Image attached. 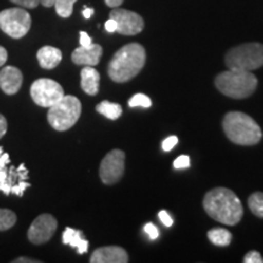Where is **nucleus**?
Returning a JSON list of instances; mask_svg holds the SVG:
<instances>
[{
    "instance_id": "nucleus-33",
    "label": "nucleus",
    "mask_w": 263,
    "mask_h": 263,
    "mask_svg": "<svg viewBox=\"0 0 263 263\" xmlns=\"http://www.w3.org/2000/svg\"><path fill=\"white\" fill-rule=\"evenodd\" d=\"M16 171H17L20 178H21V180H27L28 179V171L27 168L25 167L24 163H21L20 166L16 168Z\"/></svg>"
},
{
    "instance_id": "nucleus-32",
    "label": "nucleus",
    "mask_w": 263,
    "mask_h": 263,
    "mask_svg": "<svg viewBox=\"0 0 263 263\" xmlns=\"http://www.w3.org/2000/svg\"><path fill=\"white\" fill-rule=\"evenodd\" d=\"M105 29H106V31L108 32V33H115V32H117V24H116V21H115L114 18H108L106 22H105Z\"/></svg>"
},
{
    "instance_id": "nucleus-5",
    "label": "nucleus",
    "mask_w": 263,
    "mask_h": 263,
    "mask_svg": "<svg viewBox=\"0 0 263 263\" xmlns=\"http://www.w3.org/2000/svg\"><path fill=\"white\" fill-rule=\"evenodd\" d=\"M81 112V101L72 95H64L57 104L49 107L48 122L55 130L65 132L77 123Z\"/></svg>"
},
{
    "instance_id": "nucleus-13",
    "label": "nucleus",
    "mask_w": 263,
    "mask_h": 263,
    "mask_svg": "<svg viewBox=\"0 0 263 263\" xmlns=\"http://www.w3.org/2000/svg\"><path fill=\"white\" fill-rule=\"evenodd\" d=\"M24 82L22 72L14 66H6L0 71V88L8 95L17 93Z\"/></svg>"
},
{
    "instance_id": "nucleus-12",
    "label": "nucleus",
    "mask_w": 263,
    "mask_h": 263,
    "mask_svg": "<svg viewBox=\"0 0 263 263\" xmlns=\"http://www.w3.org/2000/svg\"><path fill=\"white\" fill-rule=\"evenodd\" d=\"M129 261L126 250L120 246L99 248L90 256L91 263H127Z\"/></svg>"
},
{
    "instance_id": "nucleus-17",
    "label": "nucleus",
    "mask_w": 263,
    "mask_h": 263,
    "mask_svg": "<svg viewBox=\"0 0 263 263\" xmlns=\"http://www.w3.org/2000/svg\"><path fill=\"white\" fill-rule=\"evenodd\" d=\"M62 242L65 245H70L71 248L77 249V252L80 255H83L88 251V242L87 239H84L83 233L81 230L73 228H66L64 234H62Z\"/></svg>"
},
{
    "instance_id": "nucleus-21",
    "label": "nucleus",
    "mask_w": 263,
    "mask_h": 263,
    "mask_svg": "<svg viewBox=\"0 0 263 263\" xmlns=\"http://www.w3.org/2000/svg\"><path fill=\"white\" fill-rule=\"evenodd\" d=\"M16 221H17V217L15 212L8 209H0V232L12 228Z\"/></svg>"
},
{
    "instance_id": "nucleus-20",
    "label": "nucleus",
    "mask_w": 263,
    "mask_h": 263,
    "mask_svg": "<svg viewBox=\"0 0 263 263\" xmlns=\"http://www.w3.org/2000/svg\"><path fill=\"white\" fill-rule=\"evenodd\" d=\"M251 212L258 218H263V193L257 192L250 195L248 200Z\"/></svg>"
},
{
    "instance_id": "nucleus-23",
    "label": "nucleus",
    "mask_w": 263,
    "mask_h": 263,
    "mask_svg": "<svg viewBox=\"0 0 263 263\" xmlns=\"http://www.w3.org/2000/svg\"><path fill=\"white\" fill-rule=\"evenodd\" d=\"M128 105H129V107H144V108H149L151 107V99L149 97H146V95L141 94V93H138L134 95V97H132L129 99V101H128Z\"/></svg>"
},
{
    "instance_id": "nucleus-36",
    "label": "nucleus",
    "mask_w": 263,
    "mask_h": 263,
    "mask_svg": "<svg viewBox=\"0 0 263 263\" xmlns=\"http://www.w3.org/2000/svg\"><path fill=\"white\" fill-rule=\"evenodd\" d=\"M6 60H8V51L5 48L0 47V67L5 64Z\"/></svg>"
},
{
    "instance_id": "nucleus-41",
    "label": "nucleus",
    "mask_w": 263,
    "mask_h": 263,
    "mask_svg": "<svg viewBox=\"0 0 263 263\" xmlns=\"http://www.w3.org/2000/svg\"><path fill=\"white\" fill-rule=\"evenodd\" d=\"M3 154H4V150H3V147H2V146H0V156H2V155H3Z\"/></svg>"
},
{
    "instance_id": "nucleus-27",
    "label": "nucleus",
    "mask_w": 263,
    "mask_h": 263,
    "mask_svg": "<svg viewBox=\"0 0 263 263\" xmlns=\"http://www.w3.org/2000/svg\"><path fill=\"white\" fill-rule=\"evenodd\" d=\"M177 144H178V137L172 136V137L166 138V139L162 141V150L166 151V153H168V151L172 150Z\"/></svg>"
},
{
    "instance_id": "nucleus-2",
    "label": "nucleus",
    "mask_w": 263,
    "mask_h": 263,
    "mask_svg": "<svg viewBox=\"0 0 263 263\" xmlns=\"http://www.w3.org/2000/svg\"><path fill=\"white\" fill-rule=\"evenodd\" d=\"M145 61L146 52L143 45L130 43L116 51L108 62L107 73L116 83H126L143 70Z\"/></svg>"
},
{
    "instance_id": "nucleus-31",
    "label": "nucleus",
    "mask_w": 263,
    "mask_h": 263,
    "mask_svg": "<svg viewBox=\"0 0 263 263\" xmlns=\"http://www.w3.org/2000/svg\"><path fill=\"white\" fill-rule=\"evenodd\" d=\"M80 43H81V47H89V45L93 44L91 38L88 35V33H85L83 31L80 33Z\"/></svg>"
},
{
    "instance_id": "nucleus-19",
    "label": "nucleus",
    "mask_w": 263,
    "mask_h": 263,
    "mask_svg": "<svg viewBox=\"0 0 263 263\" xmlns=\"http://www.w3.org/2000/svg\"><path fill=\"white\" fill-rule=\"evenodd\" d=\"M210 241L216 246H228L232 242V233L224 228H213L207 233Z\"/></svg>"
},
{
    "instance_id": "nucleus-1",
    "label": "nucleus",
    "mask_w": 263,
    "mask_h": 263,
    "mask_svg": "<svg viewBox=\"0 0 263 263\" xmlns=\"http://www.w3.org/2000/svg\"><path fill=\"white\" fill-rule=\"evenodd\" d=\"M203 209L207 215L227 226H236L244 215L241 201L230 189L215 188L203 197Z\"/></svg>"
},
{
    "instance_id": "nucleus-10",
    "label": "nucleus",
    "mask_w": 263,
    "mask_h": 263,
    "mask_svg": "<svg viewBox=\"0 0 263 263\" xmlns=\"http://www.w3.org/2000/svg\"><path fill=\"white\" fill-rule=\"evenodd\" d=\"M58 229V221L54 216L43 213L33 221L28 229V239L32 244L42 245L52 238Z\"/></svg>"
},
{
    "instance_id": "nucleus-15",
    "label": "nucleus",
    "mask_w": 263,
    "mask_h": 263,
    "mask_svg": "<svg viewBox=\"0 0 263 263\" xmlns=\"http://www.w3.org/2000/svg\"><path fill=\"white\" fill-rule=\"evenodd\" d=\"M100 83V73L93 66H84L81 71V87L88 95H97Z\"/></svg>"
},
{
    "instance_id": "nucleus-8",
    "label": "nucleus",
    "mask_w": 263,
    "mask_h": 263,
    "mask_svg": "<svg viewBox=\"0 0 263 263\" xmlns=\"http://www.w3.org/2000/svg\"><path fill=\"white\" fill-rule=\"evenodd\" d=\"M64 89L58 82L41 78L34 81L31 85V97L35 104L42 107H50L64 98Z\"/></svg>"
},
{
    "instance_id": "nucleus-22",
    "label": "nucleus",
    "mask_w": 263,
    "mask_h": 263,
    "mask_svg": "<svg viewBox=\"0 0 263 263\" xmlns=\"http://www.w3.org/2000/svg\"><path fill=\"white\" fill-rule=\"evenodd\" d=\"M77 0H55V10H57L58 15L61 17L67 18L70 17L73 12V5Z\"/></svg>"
},
{
    "instance_id": "nucleus-24",
    "label": "nucleus",
    "mask_w": 263,
    "mask_h": 263,
    "mask_svg": "<svg viewBox=\"0 0 263 263\" xmlns=\"http://www.w3.org/2000/svg\"><path fill=\"white\" fill-rule=\"evenodd\" d=\"M29 186H31V184L25 182V180H21V182L16 183L11 186V192H10V194H15L16 196H22L25 194V190L29 188Z\"/></svg>"
},
{
    "instance_id": "nucleus-4",
    "label": "nucleus",
    "mask_w": 263,
    "mask_h": 263,
    "mask_svg": "<svg viewBox=\"0 0 263 263\" xmlns=\"http://www.w3.org/2000/svg\"><path fill=\"white\" fill-rule=\"evenodd\" d=\"M257 78L251 71L229 70L216 77L217 89L232 99H246L251 97L257 88Z\"/></svg>"
},
{
    "instance_id": "nucleus-28",
    "label": "nucleus",
    "mask_w": 263,
    "mask_h": 263,
    "mask_svg": "<svg viewBox=\"0 0 263 263\" xmlns=\"http://www.w3.org/2000/svg\"><path fill=\"white\" fill-rule=\"evenodd\" d=\"M244 262L245 263H263V258L259 252L250 251L249 254L245 255Z\"/></svg>"
},
{
    "instance_id": "nucleus-37",
    "label": "nucleus",
    "mask_w": 263,
    "mask_h": 263,
    "mask_svg": "<svg viewBox=\"0 0 263 263\" xmlns=\"http://www.w3.org/2000/svg\"><path fill=\"white\" fill-rule=\"evenodd\" d=\"M12 262L14 263H41V261H38V259H32V258H27V257L16 258Z\"/></svg>"
},
{
    "instance_id": "nucleus-26",
    "label": "nucleus",
    "mask_w": 263,
    "mask_h": 263,
    "mask_svg": "<svg viewBox=\"0 0 263 263\" xmlns=\"http://www.w3.org/2000/svg\"><path fill=\"white\" fill-rule=\"evenodd\" d=\"M10 2H12L16 5L22 6L25 9H34L41 4L39 0H10Z\"/></svg>"
},
{
    "instance_id": "nucleus-18",
    "label": "nucleus",
    "mask_w": 263,
    "mask_h": 263,
    "mask_svg": "<svg viewBox=\"0 0 263 263\" xmlns=\"http://www.w3.org/2000/svg\"><path fill=\"white\" fill-rule=\"evenodd\" d=\"M97 111L111 121H116L122 116V106L120 104L110 103V101L106 100L101 101L100 104L97 105Z\"/></svg>"
},
{
    "instance_id": "nucleus-14",
    "label": "nucleus",
    "mask_w": 263,
    "mask_h": 263,
    "mask_svg": "<svg viewBox=\"0 0 263 263\" xmlns=\"http://www.w3.org/2000/svg\"><path fill=\"white\" fill-rule=\"evenodd\" d=\"M103 55V48L99 44H91L89 47H80L72 52V61L76 65L95 66L100 61Z\"/></svg>"
},
{
    "instance_id": "nucleus-34",
    "label": "nucleus",
    "mask_w": 263,
    "mask_h": 263,
    "mask_svg": "<svg viewBox=\"0 0 263 263\" xmlns=\"http://www.w3.org/2000/svg\"><path fill=\"white\" fill-rule=\"evenodd\" d=\"M6 129H8V122H6V118L0 114V139L5 136Z\"/></svg>"
},
{
    "instance_id": "nucleus-40",
    "label": "nucleus",
    "mask_w": 263,
    "mask_h": 263,
    "mask_svg": "<svg viewBox=\"0 0 263 263\" xmlns=\"http://www.w3.org/2000/svg\"><path fill=\"white\" fill-rule=\"evenodd\" d=\"M39 3L45 8H51L55 4V0H39Z\"/></svg>"
},
{
    "instance_id": "nucleus-6",
    "label": "nucleus",
    "mask_w": 263,
    "mask_h": 263,
    "mask_svg": "<svg viewBox=\"0 0 263 263\" xmlns=\"http://www.w3.org/2000/svg\"><path fill=\"white\" fill-rule=\"evenodd\" d=\"M226 65L229 70L255 71L263 66V44L246 43L232 48L226 54Z\"/></svg>"
},
{
    "instance_id": "nucleus-3",
    "label": "nucleus",
    "mask_w": 263,
    "mask_h": 263,
    "mask_svg": "<svg viewBox=\"0 0 263 263\" xmlns=\"http://www.w3.org/2000/svg\"><path fill=\"white\" fill-rule=\"evenodd\" d=\"M223 130L230 141L238 145H256L262 139V129L249 115L230 111L223 118Z\"/></svg>"
},
{
    "instance_id": "nucleus-39",
    "label": "nucleus",
    "mask_w": 263,
    "mask_h": 263,
    "mask_svg": "<svg viewBox=\"0 0 263 263\" xmlns=\"http://www.w3.org/2000/svg\"><path fill=\"white\" fill-rule=\"evenodd\" d=\"M94 15V9H91V8H84V10H83V16H84V18H90L91 16Z\"/></svg>"
},
{
    "instance_id": "nucleus-11",
    "label": "nucleus",
    "mask_w": 263,
    "mask_h": 263,
    "mask_svg": "<svg viewBox=\"0 0 263 263\" xmlns=\"http://www.w3.org/2000/svg\"><path fill=\"white\" fill-rule=\"evenodd\" d=\"M110 17L117 24V32L124 35H136L144 29V20L139 14L129 10L114 8Z\"/></svg>"
},
{
    "instance_id": "nucleus-29",
    "label": "nucleus",
    "mask_w": 263,
    "mask_h": 263,
    "mask_svg": "<svg viewBox=\"0 0 263 263\" xmlns=\"http://www.w3.org/2000/svg\"><path fill=\"white\" fill-rule=\"evenodd\" d=\"M144 232L149 235V238L151 240H155L159 238V229H157L153 223H146L145 227H144Z\"/></svg>"
},
{
    "instance_id": "nucleus-25",
    "label": "nucleus",
    "mask_w": 263,
    "mask_h": 263,
    "mask_svg": "<svg viewBox=\"0 0 263 263\" xmlns=\"http://www.w3.org/2000/svg\"><path fill=\"white\" fill-rule=\"evenodd\" d=\"M173 167L176 170H182V168H189L190 167V157L188 155H182L177 157L173 162Z\"/></svg>"
},
{
    "instance_id": "nucleus-16",
    "label": "nucleus",
    "mask_w": 263,
    "mask_h": 263,
    "mask_svg": "<svg viewBox=\"0 0 263 263\" xmlns=\"http://www.w3.org/2000/svg\"><path fill=\"white\" fill-rule=\"evenodd\" d=\"M37 59L39 65L45 70H52L60 64L62 60V52L60 49L50 47V45H45L41 48L37 52Z\"/></svg>"
},
{
    "instance_id": "nucleus-30",
    "label": "nucleus",
    "mask_w": 263,
    "mask_h": 263,
    "mask_svg": "<svg viewBox=\"0 0 263 263\" xmlns=\"http://www.w3.org/2000/svg\"><path fill=\"white\" fill-rule=\"evenodd\" d=\"M159 218H160V221L163 223V226L172 227L173 219H172V217L170 216V213L167 212V211H164V210H162V211H160L159 212Z\"/></svg>"
},
{
    "instance_id": "nucleus-38",
    "label": "nucleus",
    "mask_w": 263,
    "mask_h": 263,
    "mask_svg": "<svg viewBox=\"0 0 263 263\" xmlns=\"http://www.w3.org/2000/svg\"><path fill=\"white\" fill-rule=\"evenodd\" d=\"M123 3V0H105V4H106L108 8H118Z\"/></svg>"
},
{
    "instance_id": "nucleus-9",
    "label": "nucleus",
    "mask_w": 263,
    "mask_h": 263,
    "mask_svg": "<svg viewBox=\"0 0 263 263\" xmlns=\"http://www.w3.org/2000/svg\"><path fill=\"white\" fill-rule=\"evenodd\" d=\"M124 161L126 155L120 149L111 150L104 157L99 168V176L104 184L112 185L122 178L124 174Z\"/></svg>"
},
{
    "instance_id": "nucleus-7",
    "label": "nucleus",
    "mask_w": 263,
    "mask_h": 263,
    "mask_svg": "<svg viewBox=\"0 0 263 263\" xmlns=\"http://www.w3.org/2000/svg\"><path fill=\"white\" fill-rule=\"evenodd\" d=\"M32 25L31 15L21 8H11L0 12V28L14 39L25 37Z\"/></svg>"
},
{
    "instance_id": "nucleus-35",
    "label": "nucleus",
    "mask_w": 263,
    "mask_h": 263,
    "mask_svg": "<svg viewBox=\"0 0 263 263\" xmlns=\"http://www.w3.org/2000/svg\"><path fill=\"white\" fill-rule=\"evenodd\" d=\"M10 163V156L8 154H3L2 156H0V170L2 168H5L6 164Z\"/></svg>"
}]
</instances>
